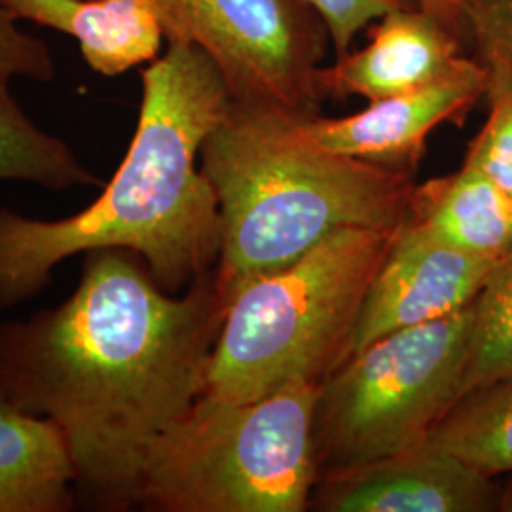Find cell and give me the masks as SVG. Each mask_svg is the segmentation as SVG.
Listing matches in <instances>:
<instances>
[{
    "mask_svg": "<svg viewBox=\"0 0 512 512\" xmlns=\"http://www.w3.org/2000/svg\"><path fill=\"white\" fill-rule=\"evenodd\" d=\"M222 315L215 270L175 296L135 253L88 251L65 302L0 323V397L54 423L90 505L128 511L152 444L202 397Z\"/></svg>",
    "mask_w": 512,
    "mask_h": 512,
    "instance_id": "obj_1",
    "label": "cell"
},
{
    "mask_svg": "<svg viewBox=\"0 0 512 512\" xmlns=\"http://www.w3.org/2000/svg\"><path fill=\"white\" fill-rule=\"evenodd\" d=\"M230 103L207 54L169 44L143 71L128 154L92 205L59 220L0 207V310L35 298L50 285L55 266L95 249L135 253L167 293L215 270L219 200L198 160Z\"/></svg>",
    "mask_w": 512,
    "mask_h": 512,
    "instance_id": "obj_2",
    "label": "cell"
},
{
    "mask_svg": "<svg viewBox=\"0 0 512 512\" xmlns=\"http://www.w3.org/2000/svg\"><path fill=\"white\" fill-rule=\"evenodd\" d=\"M298 112L232 99L203 143L219 200L215 285L222 304L348 228L397 230L414 173L334 154L298 128Z\"/></svg>",
    "mask_w": 512,
    "mask_h": 512,
    "instance_id": "obj_3",
    "label": "cell"
},
{
    "mask_svg": "<svg viewBox=\"0 0 512 512\" xmlns=\"http://www.w3.org/2000/svg\"><path fill=\"white\" fill-rule=\"evenodd\" d=\"M397 230H340L232 294L202 397L249 403L298 382L323 384L348 359L366 293Z\"/></svg>",
    "mask_w": 512,
    "mask_h": 512,
    "instance_id": "obj_4",
    "label": "cell"
},
{
    "mask_svg": "<svg viewBox=\"0 0 512 512\" xmlns=\"http://www.w3.org/2000/svg\"><path fill=\"white\" fill-rule=\"evenodd\" d=\"M321 385L249 403L200 397L148 452L139 505L164 512H302L319 480L313 420Z\"/></svg>",
    "mask_w": 512,
    "mask_h": 512,
    "instance_id": "obj_5",
    "label": "cell"
},
{
    "mask_svg": "<svg viewBox=\"0 0 512 512\" xmlns=\"http://www.w3.org/2000/svg\"><path fill=\"white\" fill-rule=\"evenodd\" d=\"M475 302L389 332L349 355L321 385L313 420L319 473L416 448L463 399Z\"/></svg>",
    "mask_w": 512,
    "mask_h": 512,
    "instance_id": "obj_6",
    "label": "cell"
},
{
    "mask_svg": "<svg viewBox=\"0 0 512 512\" xmlns=\"http://www.w3.org/2000/svg\"><path fill=\"white\" fill-rule=\"evenodd\" d=\"M169 44L196 46L232 99L311 114L323 37L306 0H152Z\"/></svg>",
    "mask_w": 512,
    "mask_h": 512,
    "instance_id": "obj_7",
    "label": "cell"
},
{
    "mask_svg": "<svg viewBox=\"0 0 512 512\" xmlns=\"http://www.w3.org/2000/svg\"><path fill=\"white\" fill-rule=\"evenodd\" d=\"M495 264L454 249L404 220L366 293L349 355L389 332L471 306Z\"/></svg>",
    "mask_w": 512,
    "mask_h": 512,
    "instance_id": "obj_8",
    "label": "cell"
},
{
    "mask_svg": "<svg viewBox=\"0 0 512 512\" xmlns=\"http://www.w3.org/2000/svg\"><path fill=\"white\" fill-rule=\"evenodd\" d=\"M484 92V63L461 57L452 71L437 80L372 101L357 114L346 118L298 114L296 122L310 141L334 154L414 173L429 135L446 122H461Z\"/></svg>",
    "mask_w": 512,
    "mask_h": 512,
    "instance_id": "obj_9",
    "label": "cell"
},
{
    "mask_svg": "<svg viewBox=\"0 0 512 512\" xmlns=\"http://www.w3.org/2000/svg\"><path fill=\"white\" fill-rule=\"evenodd\" d=\"M311 499L327 512H484L497 509L499 492L494 476L423 442L380 461L323 475Z\"/></svg>",
    "mask_w": 512,
    "mask_h": 512,
    "instance_id": "obj_10",
    "label": "cell"
},
{
    "mask_svg": "<svg viewBox=\"0 0 512 512\" xmlns=\"http://www.w3.org/2000/svg\"><path fill=\"white\" fill-rule=\"evenodd\" d=\"M461 57V38L452 29L420 6H408L378 19L363 50L319 67L317 86L321 97L357 95L372 103L437 80Z\"/></svg>",
    "mask_w": 512,
    "mask_h": 512,
    "instance_id": "obj_11",
    "label": "cell"
},
{
    "mask_svg": "<svg viewBox=\"0 0 512 512\" xmlns=\"http://www.w3.org/2000/svg\"><path fill=\"white\" fill-rule=\"evenodd\" d=\"M406 220L490 262L512 249V200L469 162L452 175L416 184Z\"/></svg>",
    "mask_w": 512,
    "mask_h": 512,
    "instance_id": "obj_12",
    "label": "cell"
},
{
    "mask_svg": "<svg viewBox=\"0 0 512 512\" xmlns=\"http://www.w3.org/2000/svg\"><path fill=\"white\" fill-rule=\"evenodd\" d=\"M74 471L54 423L0 397V512H67Z\"/></svg>",
    "mask_w": 512,
    "mask_h": 512,
    "instance_id": "obj_13",
    "label": "cell"
},
{
    "mask_svg": "<svg viewBox=\"0 0 512 512\" xmlns=\"http://www.w3.org/2000/svg\"><path fill=\"white\" fill-rule=\"evenodd\" d=\"M69 35L86 63L103 76L154 61L165 38L152 0H80Z\"/></svg>",
    "mask_w": 512,
    "mask_h": 512,
    "instance_id": "obj_14",
    "label": "cell"
},
{
    "mask_svg": "<svg viewBox=\"0 0 512 512\" xmlns=\"http://www.w3.org/2000/svg\"><path fill=\"white\" fill-rule=\"evenodd\" d=\"M8 80L0 76V181L37 184L54 192L99 184L73 148L25 114Z\"/></svg>",
    "mask_w": 512,
    "mask_h": 512,
    "instance_id": "obj_15",
    "label": "cell"
},
{
    "mask_svg": "<svg viewBox=\"0 0 512 512\" xmlns=\"http://www.w3.org/2000/svg\"><path fill=\"white\" fill-rule=\"evenodd\" d=\"M486 475L512 473V382L465 395L425 440Z\"/></svg>",
    "mask_w": 512,
    "mask_h": 512,
    "instance_id": "obj_16",
    "label": "cell"
},
{
    "mask_svg": "<svg viewBox=\"0 0 512 512\" xmlns=\"http://www.w3.org/2000/svg\"><path fill=\"white\" fill-rule=\"evenodd\" d=\"M503 382H512V249L476 296L463 397Z\"/></svg>",
    "mask_w": 512,
    "mask_h": 512,
    "instance_id": "obj_17",
    "label": "cell"
},
{
    "mask_svg": "<svg viewBox=\"0 0 512 512\" xmlns=\"http://www.w3.org/2000/svg\"><path fill=\"white\" fill-rule=\"evenodd\" d=\"M486 67L490 114L471 143L465 162L475 165L512 200V61L494 44L478 42Z\"/></svg>",
    "mask_w": 512,
    "mask_h": 512,
    "instance_id": "obj_18",
    "label": "cell"
},
{
    "mask_svg": "<svg viewBox=\"0 0 512 512\" xmlns=\"http://www.w3.org/2000/svg\"><path fill=\"white\" fill-rule=\"evenodd\" d=\"M19 16L0 0V76H23L37 82L55 78L54 57L44 40L25 33Z\"/></svg>",
    "mask_w": 512,
    "mask_h": 512,
    "instance_id": "obj_19",
    "label": "cell"
},
{
    "mask_svg": "<svg viewBox=\"0 0 512 512\" xmlns=\"http://www.w3.org/2000/svg\"><path fill=\"white\" fill-rule=\"evenodd\" d=\"M323 21L336 57L351 52V44L361 29L385 14L418 6L414 0H306Z\"/></svg>",
    "mask_w": 512,
    "mask_h": 512,
    "instance_id": "obj_20",
    "label": "cell"
},
{
    "mask_svg": "<svg viewBox=\"0 0 512 512\" xmlns=\"http://www.w3.org/2000/svg\"><path fill=\"white\" fill-rule=\"evenodd\" d=\"M471 35L499 48L512 61V12L490 0H480L471 16Z\"/></svg>",
    "mask_w": 512,
    "mask_h": 512,
    "instance_id": "obj_21",
    "label": "cell"
},
{
    "mask_svg": "<svg viewBox=\"0 0 512 512\" xmlns=\"http://www.w3.org/2000/svg\"><path fill=\"white\" fill-rule=\"evenodd\" d=\"M21 19L69 35V25L80 0H2Z\"/></svg>",
    "mask_w": 512,
    "mask_h": 512,
    "instance_id": "obj_22",
    "label": "cell"
},
{
    "mask_svg": "<svg viewBox=\"0 0 512 512\" xmlns=\"http://www.w3.org/2000/svg\"><path fill=\"white\" fill-rule=\"evenodd\" d=\"M423 12L435 16L459 38L471 35V16L480 0H414Z\"/></svg>",
    "mask_w": 512,
    "mask_h": 512,
    "instance_id": "obj_23",
    "label": "cell"
},
{
    "mask_svg": "<svg viewBox=\"0 0 512 512\" xmlns=\"http://www.w3.org/2000/svg\"><path fill=\"white\" fill-rule=\"evenodd\" d=\"M499 511L512 512V480L507 486V490L503 494H499V503H497Z\"/></svg>",
    "mask_w": 512,
    "mask_h": 512,
    "instance_id": "obj_24",
    "label": "cell"
},
{
    "mask_svg": "<svg viewBox=\"0 0 512 512\" xmlns=\"http://www.w3.org/2000/svg\"><path fill=\"white\" fill-rule=\"evenodd\" d=\"M490 2H494L497 6H501V8H505V10L512 12V0H490Z\"/></svg>",
    "mask_w": 512,
    "mask_h": 512,
    "instance_id": "obj_25",
    "label": "cell"
}]
</instances>
